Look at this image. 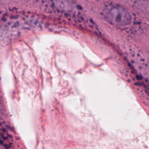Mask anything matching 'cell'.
Wrapping results in <instances>:
<instances>
[{
	"mask_svg": "<svg viewBox=\"0 0 149 149\" xmlns=\"http://www.w3.org/2000/svg\"><path fill=\"white\" fill-rule=\"evenodd\" d=\"M105 20L115 26H125L131 22V15L125 8L119 5L106 6L102 12Z\"/></svg>",
	"mask_w": 149,
	"mask_h": 149,
	"instance_id": "1",
	"label": "cell"
},
{
	"mask_svg": "<svg viewBox=\"0 0 149 149\" xmlns=\"http://www.w3.org/2000/svg\"><path fill=\"white\" fill-rule=\"evenodd\" d=\"M133 6L139 15L149 18V0H136Z\"/></svg>",
	"mask_w": 149,
	"mask_h": 149,
	"instance_id": "2",
	"label": "cell"
}]
</instances>
